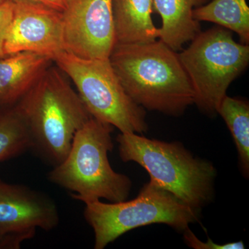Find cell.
I'll return each instance as SVG.
<instances>
[{"instance_id": "cell-1", "label": "cell", "mask_w": 249, "mask_h": 249, "mask_svg": "<svg viewBox=\"0 0 249 249\" xmlns=\"http://www.w3.org/2000/svg\"><path fill=\"white\" fill-rule=\"evenodd\" d=\"M109 60L129 97L145 109L179 116L195 93L178 52L160 39L116 44Z\"/></svg>"}, {"instance_id": "cell-2", "label": "cell", "mask_w": 249, "mask_h": 249, "mask_svg": "<svg viewBox=\"0 0 249 249\" xmlns=\"http://www.w3.org/2000/svg\"><path fill=\"white\" fill-rule=\"evenodd\" d=\"M34 147L53 167L65 160L78 131L92 116L58 67L51 65L17 103Z\"/></svg>"}, {"instance_id": "cell-3", "label": "cell", "mask_w": 249, "mask_h": 249, "mask_svg": "<svg viewBox=\"0 0 249 249\" xmlns=\"http://www.w3.org/2000/svg\"><path fill=\"white\" fill-rule=\"evenodd\" d=\"M114 126L91 118L78 131L65 160L48 174L51 182L68 190L83 203L105 199L120 202L128 197L132 181L113 170L108 154L114 148Z\"/></svg>"}, {"instance_id": "cell-4", "label": "cell", "mask_w": 249, "mask_h": 249, "mask_svg": "<svg viewBox=\"0 0 249 249\" xmlns=\"http://www.w3.org/2000/svg\"><path fill=\"white\" fill-rule=\"evenodd\" d=\"M116 142L123 161L138 163L149 174L150 181L193 209H200L213 196V164L195 157L180 142L123 132Z\"/></svg>"}, {"instance_id": "cell-5", "label": "cell", "mask_w": 249, "mask_h": 249, "mask_svg": "<svg viewBox=\"0 0 249 249\" xmlns=\"http://www.w3.org/2000/svg\"><path fill=\"white\" fill-rule=\"evenodd\" d=\"M85 204L84 217L94 233V249H103L116 239L137 228L164 224L184 231L199 219L193 209L170 192L150 181L130 201Z\"/></svg>"}, {"instance_id": "cell-6", "label": "cell", "mask_w": 249, "mask_h": 249, "mask_svg": "<svg viewBox=\"0 0 249 249\" xmlns=\"http://www.w3.org/2000/svg\"><path fill=\"white\" fill-rule=\"evenodd\" d=\"M178 53L195 93V104L206 114H217L229 86L249 62V45L234 40L221 27L199 33Z\"/></svg>"}, {"instance_id": "cell-7", "label": "cell", "mask_w": 249, "mask_h": 249, "mask_svg": "<svg viewBox=\"0 0 249 249\" xmlns=\"http://www.w3.org/2000/svg\"><path fill=\"white\" fill-rule=\"evenodd\" d=\"M53 62L73 81L93 118L114 126L123 133L147 132L145 109L129 97L109 58H82L62 52Z\"/></svg>"}, {"instance_id": "cell-8", "label": "cell", "mask_w": 249, "mask_h": 249, "mask_svg": "<svg viewBox=\"0 0 249 249\" xmlns=\"http://www.w3.org/2000/svg\"><path fill=\"white\" fill-rule=\"evenodd\" d=\"M116 44L111 0H69L62 12L64 52L82 58H109Z\"/></svg>"}, {"instance_id": "cell-9", "label": "cell", "mask_w": 249, "mask_h": 249, "mask_svg": "<svg viewBox=\"0 0 249 249\" xmlns=\"http://www.w3.org/2000/svg\"><path fill=\"white\" fill-rule=\"evenodd\" d=\"M3 50L4 55L30 52L47 55L53 61L64 52L62 13L38 3L14 1Z\"/></svg>"}, {"instance_id": "cell-10", "label": "cell", "mask_w": 249, "mask_h": 249, "mask_svg": "<svg viewBox=\"0 0 249 249\" xmlns=\"http://www.w3.org/2000/svg\"><path fill=\"white\" fill-rule=\"evenodd\" d=\"M60 222L57 204L50 196L30 187L0 178V235L29 233L37 229L53 230Z\"/></svg>"}, {"instance_id": "cell-11", "label": "cell", "mask_w": 249, "mask_h": 249, "mask_svg": "<svg viewBox=\"0 0 249 249\" xmlns=\"http://www.w3.org/2000/svg\"><path fill=\"white\" fill-rule=\"evenodd\" d=\"M53 60L30 52L0 58V108L17 103L36 84Z\"/></svg>"}, {"instance_id": "cell-12", "label": "cell", "mask_w": 249, "mask_h": 249, "mask_svg": "<svg viewBox=\"0 0 249 249\" xmlns=\"http://www.w3.org/2000/svg\"><path fill=\"white\" fill-rule=\"evenodd\" d=\"M210 0H153V11L161 18L160 39L175 52L182 49L201 32L193 10Z\"/></svg>"}, {"instance_id": "cell-13", "label": "cell", "mask_w": 249, "mask_h": 249, "mask_svg": "<svg viewBox=\"0 0 249 249\" xmlns=\"http://www.w3.org/2000/svg\"><path fill=\"white\" fill-rule=\"evenodd\" d=\"M116 44L158 40L160 28L152 21L153 0H111Z\"/></svg>"}, {"instance_id": "cell-14", "label": "cell", "mask_w": 249, "mask_h": 249, "mask_svg": "<svg viewBox=\"0 0 249 249\" xmlns=\"http://www.w3.org/2000/svg\"><path fill=\"white\" fill-rule=\"evenodd\" d=\"M193 18L197 22H209L240 37L241 43L249 45V7L247 0H210L193 10Z\"/></svg>"}, {"instance_id": "cell-15", "label": "cell", "mask_w": 249, "mask_h": 249, "mask_svg": "<svg viewBox=\"0 0 249 249\" xmlns=\"http://www.w3.org/2000/svg\"><path fill=\"white\" fill-rule=\"evenodd\" d=\"M33 147L30 129L17 103L0 108V163L19 157Z\"/></svg>"}, {"instance_id": "cell-16", "label": "cell", "mask_w": 249, "mask_h": 249, "mask_svg": "<svg viewBox=\"0 0 249 249\" xmlns=\"http://www.w3.org/2000/svg\"><path fill=\"white\" fill-rule=\"evenodd\" d=\"M217 114L227 124L238 152L242 171H249V106L239 98L226 96L218 108Z\"/></svg>"}, {"instance_id": "cell-17", "label": "cell", "mask_w": 249, "mask_h": 249, "mask_svg": "<svg viewBox=\"0 0 249 249\" xmlns=\"http://www.w3.org/2000/svg\"><path fill=\"white\" fill-rule=\"evenodd\" d=\"M184 240L186 245L191 248L195 249H245L242 241L231 242V243H214L213 241L208 237L206 242H202L196 237V236L190 230L189 228L184 231Z\"/></svg>"}, {"instance_id": "cell-18", "label": "cell", "mask_w": 249, "mask_h": 249, "mask_svg": "<svg viewBox=\"0 0 249 249\" xmlns=\"http://www.w3.org/2000/svg\"><path fill=\"white\" fill-rule=\"evenodd\" d=\"M14 9V1L11 0H5L0 4V58L5 56L3 47L6 32L12 19Z\"/></svg>"}, {"instance_id": "cell-19", "label": "cell", "mask_w": 249, "mask_h": 249, "mask_svg": "<svg viewBox=\"0 0 249 249\" xmlns=\"http://www.w3.org/2000/svg\"><path fill=\"white\" fill-rule=\"evenodd\" d=\"M11 1H27L38 3L62 13L66 9L69 0H11Z\"/></svg>"}, {"instance_id": "cell-20", "label": "cell", "mask_w": 249, "mask_h": 249, "mask_svg": "<svg viewBox=\"0 0 249 249\" xmlns=\"http://www.w3.org/2000/svg\"><path fill=\"white\" fill-rule=\"evenodd\" d=\"M1 239H2V235H0V242H1Z\"/></svg>"}, {"instance_id": "cell-21", "label": "cell", "mask_w": 249, "mask_h": 249, "mask_svg": "<svg viewBox=\"0 0 249 249\" xmlns=\"http://www.w3.org/2000/svg\"><path fill=\"white\" fill-rule=\"evenodd\" d=\"M5 0H0V4H1V3L3 2V1H4Z\"/></svg>"}]
</instances>
